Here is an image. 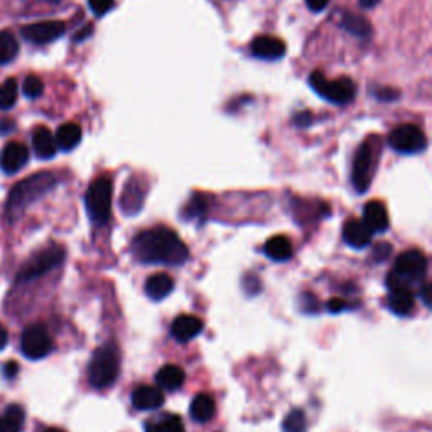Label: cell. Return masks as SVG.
Instances as JSON below:
<instances>
[{
  "instance_id": "cell-34",
  "label": "cell",
  "mask_w": 432,
  "mask_h": 432,
  "mask_svg": "<svg viewBox=\"0 0 432 432\" xmlns=\"http://www.w3.org/2000/svg\"><path fill=\"white\" fill-rule=\"evenodd\" d=\"M115 0H90V9L97 14V16H103L114 7Z\"/></svg>"
},
{
  "instance_id": "cell-27",
  "label": "cell",
  "mask_w": 432,
  "mask_h": 432,
  "mask_svg": "<svg viewBox=\"0 0 432 432\" xmlns=\"http://www.w3.org/2000/svg\"><path fill=\"white\" fill-rule=\"evenodd\" d=\"M142 201H144V191L141 189V186H139V183L130 181L127 189H125L124 196H122L120 201L122 208L127 211L129 215L137 213V211L141 210Z\"/></svg>"
},
{
  "instance_id": "cell-32",
  "label": "cell",
  "mask_w": 432,
  "mask_h": 432,
  "mask_svg": "<svg viewBox=\"0 0 432 432\" xmlns=\"http://www.w3.org/2000/svg\"><path fill=\"white\" fill-rule=\"evenodd\" d=\"M44 85L38 76H27L24 85H22V92H24L26 97L29 98H38L40 93H43Z\"/></svg>"
},
{
  "instance_id": "cell-12",
  "label": "cell",
  "mask_w": 432,
  "mask_h": 432,
  "mask_svg": "<svg viewBox=\"0 0 432 432\" xmlns=\"http://www.w3.org/2000/svg\"><path fill=\"white\" fill-rule=\"evenodd\" d=\"M27 161H29V151L21 142L7 144L0 154V166L7 174H16L17 171L24 168Z\"/></svg>"
},
{
  "instance_id": "cell-31",
  "label": "cell",
  "mask_w": 432,
  "mask_h": 432,
  "mask_svg": "<svg viewBox=\"0 0 432 432\" xmlns=\"http://www.w3.org/2000/svg\"><path fill=\"white\" fill-rule=\"evenodd\" d=\"M284 432H306L308 429V421L303 411H292L289 416L284 418L282 422Z\"/></svg>"
},
{
  "instance_id": "cell-39",
  "label": "cell",
  "mask_w": 432,
  "mask_h": 432,
  "mask_svg": "<svg viewBox=\"0 0 432 432\" xmlns=\"http://www.w3.org/2000/svg\"><path fill=\"white\" fill-rule=\"evenodd\" d=\"M7 341H9L7 330H6V328H4V324L0 323V350H4V348H6Z\"/></svg>"
},
{
  "instance_id": "cell-37",
  "label": "cell",
  "mask_w": 432,
  "mask_h": 432,
  "mask_svg": "<svg viewBox=\"0 0 432 432\" xmlns=\"http://www.w3.org/2000/svg\"><path fill=\"white\" fill-rule=\"evenodd\" d=\"M390 254V245L387 243H380V245L375 247V255L378 256V260H384Z\"/></svg>"
},
{
  "instance_id": "cell-20",
  "label": "cell",
  "mask_w": 432,
  "mask_h": 432,
  "mask_svg": "<svg viewBox=\"0 0 432 432\" xmlns=\"http://www.w3.org/2000/svg\"><path fill=\"white\" fill-rule=\"evenodd\" d=\"M186 375H184L183 368L178 364H164L156 375V382L159 385V389L166 390H178L181 389Z\"/></svg>"
},
{
  "instance_id": "cell-22",
  "label": "cell",
  "mask_w": 432,
  "mask_h": 432,
  "mask_svg": "<svg viewBox=\"0 0 432 432\" xmlns=\"http://www.w3.org/2000/svg\"><path fill=\"white\" fill-rule=\"evenodd\" d=\"M174 289V281L168 274H156L146 282V292L151 299L161 301L168 297Z\"/></svg>"
},
{
  "instance_id": "cell-23",
  "label": "cell",
  "mask_w": 432,
  "mask_h": 432,
  "mask_svg": "<svg viewBox=\"0 0 432 432\" xmlns=\"http://www.w3.org/2000/svg\"><path fill=\"white\" fill-rule=\"evenodd\" d=\"M292 252H294V249H292L291 240L284 235L272 237L265 243V255H267L269 259L276 260V262H286V260H289L292 256Z\"/></svg>"
},
{
  "instance_id": "cell-17",
  "label": "cell",
  "mask_w": 432,
  "mask_h": 432,
  "mask_svg": "<svg viewBox=\"0 0 432 432\" xmlns=\"http://www.w3.org/2000/svg\"><path fill=\"white\" fill-rule=\"evenodd\" d=\"M363 222L372 232H385L389 228V213L384 202L370 201L364 205L363 210Z\"/></svg>"
},
{
  "instance_id": "cell-13",
  "label": "cell",
  "mask_w": 432,
  "mask_h": 432,
  "mask_svg": "<svg viewBox=\"0 0 432 432\" xmlns=\"http://www.w3.org/2000/svg\"><path fill=\"white\" fill-rule=\"evenodd\" d=\"M252 54L260 60H279L286 53V44L274 36H259L252 40Z\"/></svg>"
},
{
  "instance_id": "cell-10",
  "label": "cell",
  "mask_w": 432,
  "mask_h": 432,
  "mask_svg": "<svg viewBox=\"0 0 432 432\" xmlns=\"http://www.w3.org/2000/svg\"><path fill=\"white\" fill-rule=\"evenodd\" d=\"M63 259H65V252H63L61 247H49V249H44L26 264V267L22 269V272L19 274V279L21 281H33V279L43 276V274L58 267V265L63 262Z\"/></svg>"
},
{
  "instance_id": "cell-11",
  "label": "cell",
  "mask_w": 432,
  "mask_h": 432,
  "mask_svg": "<svg viewBox=\"0 0 432 432\" xmlns=\"http://www.w3.org/2000/svg\"><path fill=\"white\" fill-rule=\"evenodd\" d=\"M65 22L61 21H44L29 24L22 29V38L34 44H48L51 40L61 38L65 34Z\"/></svg>"
},
{
  "instance_id": "cell-24",
  "label": "cell",
  "mask_w": 432,
  "mask_h": 432,
  "mask_svg": "<svg viewBox=\"0 0 432 432\" xmlns=\"http://www.w3.org/2000/svg\"><path fill=\"white\" fill-rule=\"evenodd\" d=\"M54 139H56L58 148H61V151H71V148H75L81 141L80 125L76 124L61 125V127L58 129L56 135H54Z\"/></svg>"
},
{
  "instance_id": "cell-25",
  "label": "cell",
  "mask_w": 432,
  "mask_h": 432,
  "mask_svg": "<svg viewBox=\"0 0 432 432\" xmlns=\"http://www.w3.org/2000/svg\"><path fill=\"white\" fill-rule=\"evenodd\" d=\"M146 432H186V431H184L181 417L168 414V416H161L154 418V421H148L146 424Z\"/></svg>"
},
{
  "instance_id": "cell-35",
  "label": "cell",
  "mask_w": 432,
  "mask_h": 432,
  "mask_svg": "<svg viewBox=\"0 0 432 432\" xmlns=\"http://www.w3.org/2000/svg\"><path fill=\"white\" fill-rule=\"evenodd\" d=\"M306 4L313 12H321L330 4V0H306Z\"/></svg>"
},
{
  "instance_id": "cell-1",
  "label": "cell",
  "mask_w": 432,
  "mask_h": 432,
  "mask_svg": "<svg viewBox=\"0 0 432 432\" xmlns=\"http://www.w3.org/2000/svg\"><path fill=\"white\" fill-rule=\"evenodd\" d=\"M132 250L142 264L151 265H183L189 256L181 238L166 227L144 230L135 237Z\"/></svg>"
},
{
  "instance_id": "cell-42",
  "label": "cell",
  "mask_w": 432,
  "mask_h": 432,
  "mask_svg": "<svg viewBox=\"0 0 432 432\" xmlns=\"http://www.w3.org/2000/svg\"><path fill=\"white\" fill-rule=\"evenodd\" d=\"M429 286H426L422 287V297H424V303H426V306H431V299H429Z\"/></svg>"
},
{
  "instance_id": "cell-3",
  "label": "cell",
  "mask_w": 432,
  "mask_h": 432,
  "mask_svg": "<svg viewBox=\"0 0 432 432\" xmlns=\"http://www.w3.org/2000/svg\"><path fill=\"white\" fill-rule=\"evenodd\" d=\"M120 372V355L114 345H103L93 353L88 367L90 384L94 389H107Z\"/></svg>"
},
{
  "instance_id": "cell-41",
  "label": "cell",
  "mask_w": 432,
  "mask_h": 432,
  "mask_svg": "<svg viewBox=\"0 0 432 432\" xmlns=\"http://www.w3.org/2000/svg\"><path fill=\"white\" fill-rule=\"evenodd\" d=\"M377 4H378V0H360V6L364 7V9L375 7Z\"/></svg>"
},
{
  "instance_id": "cell-7",
  "label": "cell",
  "mask_w": 432,
  "mask_h": 432,
  "mask_svg": "<svg viewBox=\"0 0 432 432\" xmlns=\"http://www.w3.org/2000/svg\"><path fill=\"white\" fill-rule=\"evenodd\" d=\"M375 147L372 142H363L357 156H355L351 181H353V186L358 193L368 191V188H370L373 171H375Z\"/></svg>"
},
{
  "instance_id": "cell-16",
  "label": "cell",
  "mask_w": 432,
  "mask_h": 432,
  "mask_svg": "<svg viewBox=\"0 0 432 432\" xmlns=\"http://www.w3.org/2000/svg\"><path fill=\"white\" fill-rule=\"evenodd\" d=\"M202 330V323L200 318L191 316V314H183V316L176 318L171 324V333L179 343H186L200 335Z\"/></svg>"
},
{
  "instance_id": "cell-33",
  "label": "cell",
  "mask_w": 432,
  "mask_h": 432,
  "mask_svg": "<svg viewBox=\"0 0 432 432\" xmlns=\"http://www.w3.org/2000/svg\"><path fill=\"white\" fill-rule=\"evenodd\" d=\"M206 211V198L205 196H195L191 202L186 206V218H195V216H201Z\"/></svg>"
},
{
  "instance_id": "cell-21",
  "label": "cell",
  "mask_w": 432,
  "mask_h": 432,
  "mask_svg": "<svg viewBox=\"0 0 432 432\" xmlns=\"http://www.w3.org/2000/svg\"><path fill=\"white\" fill-rule=\"evenodd\" d=\"M189 412H191V417L195 418L196 422H208L215 417L216 412V405L215 400L208 394H200L193 399L191 407H189Z\"/></svg>"
},
{
  "instance_id": "cell-14",
  "label": "cell",
  "mask_w": 432,
  "mask_h": 432,
  "mask_svg": "<svg viewBox=\"0 0 432 432\" xmlns=\"http://www.w3.org/2000/svg\"><path fill=\"white\" fill-rule=\"evenodd\" d=\"M132 404L139 411H156L164 404V395L159 387L141 385L132 392Z\"/></svg>"
},
{
  "instance_id": "cell-5",
  "label": "cell",
  "mask_w": 432,
  "mask_h": 432,
  "mask_svg": "<svg viewBox=\"0 0 432 432\" xmlns=\"http://www.w3.org/2000/svg\"><path fill=\"white\" fill-rule=\"evenodd\" d=\"M112 181L108 178H98L88 188L87 198V211L90 220L97 225H105L112 216Z\"/></svg>"
},
{
  "instance_id": "cell-2",
  "label": "cell",
  "mask_w": 432,
  "mask_h": 432,
  "mask_svg": "<svg viewBox=\"0 0 432 432\" xmlns=\"http://www.w3.org/2000/svg\"><path fill=\"white\" fill-rule=\"evenodd\" d=\"M56 184V178L51 173H39L31 176V178L24 179L17 184L11 191L7 201V211L9 215L21 213L27 205L38 200L43 195H46L49 189L54 188Z\"/></svg>"
},
{
  "instance_id": "cell-40",
  "label": "cell",
  "mask_w": 432,
  "mask_h": 432,
  "mask_svg": "<svg viewBox=\"0 0 432 432\" xmlns=\"http://www.w3.org/2000/svg\"><path fill=\"white\" fill-rule=\"evenodd\" d=\"M17 370H19V367H17V363H7L6 364V377H14L17 373Z\"/></svg>"
},
{
  "instance_id": "cell-6",
  "label": "cell",
  "mask_w": 432,
  "mask_h": 432,
  "mask_svg": "<svg viewBox=\"0 0 432 432\" xmlns=\"http://www.w3.org/2000/svg\"><path fill=\"white\" fill-rule=\"evenodd\" d=\"M309 83L323 98L330 100L336 105H346L355 98L357 87L350 78H338L330 81L319 71H314L309 76Z\"/></svg>"
},
{
  "instance_id": "cell-38",
  "label": "cell",
  "mask_w": 432,
  "mask_h": 432,
  "mask_svg": "<svg viewBox=\"0 0 432 432\" xmlns=\"http://www.w3.org/2000/svg\"><path fill=\"white\" fill-rule=\"evenodd\" d=\"M377 97L384 98V100H392V98H397V92H394V90H380L377 93Z\"/></svg>"
},
{
  "instance_id": "cell-26",
  "label": "cell",
  "mask_w": 432,
  "mask_h": 432,
  "mask_svg": "<svg viewBox=\"0 0 432 432\" xmlns=\"http://www.w3.org/2000/svg\"><path fill=\"white\" fill-rule=\"evenodd\" d=\"M24 424V411L19 405H11L0 416V432H21Z\"/></svg>"
},
{
  "instance_id": "cell-28",
  "label": "cell",
  "mask_w": 432,
  "mask_h": 432,
  "mask_svg": "<svg viewBox=\"0 0 432 432\" xmlns=\"http://www.w3.org/2000/svg\"><path fill=\"white\" fill-rule=\"evenodd\" d=\"M341 24H343L346 31H350L351 34L358 36V38H368L372 33L370 22L362 16H357V14H350V12L345 14Z\"/></svg>"
},
{
  "instance_id": "cell-8",
  "label": "cell",
  "mask_w": 432,
  "mask_h": 432,
  "mask_svg": "<svg viewBox=\"0 0 432 432\" xmlns=\"http://www.w3.org/2000/svg\"><path fill=\"white\" fill-rule=\"evenodd\" d=\"M389 144L394 151L400 154H417L422 152L427 146V139L421 129L412 124L400 125L395 130H392Z\"/></svg>"
},
{
  "instance_id": "cell-15",
  "label": "cell",
  "mask_w": 432,
  "mask_h": 432,
  "mask_svg": "<svg viewBox=\"0 0 432 432\" xmlns=\"http://www.w3.org/2000/svg\"><path fill=\"white\" fill-rule=\"evenodd\" d=\"M372 230L364 225L363 220L351 218L343 227V238L353 249H364L372 242Z\"/></svg>"
},
{
  "instance_id": "cell-19",
  "label": "cell",
  "mask_w": 432,
  "mask_h": 432,
  "mask_svg": "<svg viewBox=\"0 0 432 432\" xmlns=\"http://www.w3.org/2000/svg\"><path fill=\"white\" fill-rule=\"evenodd\" d=\"M34 152L40 159H51L58 152V144L53 132L46 127H36L33 132Z\"/></svg>"
},
{
  "instance_id": "cell-29",
  "label": "cell",
  "mask_w": 432,
  "mask_h": 432,
  "mask_svg": "<svg viewBox=\"0 0 432 432\" xmlns=\"http://www.w3.org/2000/svg\"><path fill=\"white\" fill-rule=\"evenodd\" d=\"M19 53V43H17L16 36L9 31L0 33V65L12 61Z\"/></svg>"
},
{
  "instance_id": "cell-30",
  "label": "cell",
  "mask_w": 432,
  "mask_h": 432,
  "mask_svg": "<svg viewBox=\"0 0 432 432\" xmlns=\"http://www.w3.org/2000/svg\"><path fill=\"white\" fill-rule=\"evenodd\" d=\"M19 94V87L14 80H7L6 83L0 85V110H7L17 102Z\"/></svg>"
},
{
  "instance_id": "cell-36",
  "label": "cell",
  "mask_w": 432,
  "mask_h": 432,
  "mask_svg": "<svg viewBox=\"0 0 432 432\" xmlns=\"http://www.w3.org/2000/svg\"><path fill=\"white\" fill-rule=\"evenodd\" d=\"M346 308V304L341 299H330L328 301V309L331 310V313H341Z\"/></svg>"
},
{
  "instance_id": "cell-9",
  "label": "cell",
  "mask_w": 432,
  "mask_h": 432,
  "mask_svg": "<svg viewBox=\"0 0 432 432\" xmlns=\"http://www.w3.org/2000/svg\"><path fill=\"white\" fill-rule=\"evenodd\" d=\"M21 350L24 357L29 360L48 357L53 350V341L46 328L40 326V324H33V326L26 328L21 338Z\"/></svg>"
},
{
  "instance_id": "cell-18",
  "label": "cell",
  "mask_w": 432,
  "mask_h": 432,
  "mask_svg": "<svg viewBox=\"0 0 432 432\" xmlns=\"http://www.w3.org/2000/svg\"><path fill=\"white\" fill-rule=\"evenodd\" d=\"M387 304H389L392 313L399 314V316H409L416 309V299H414L411 289H404V287L390 289Z\"/></svg>"
},
{
  "instance_id": "cell-4",
  "label": "cell",
  "mask_w": 432,
  "mask_h": 432,
  "mask_svg": "<svg viewBox=\"0 0 432 432\" xmlns=\"http://www.w3.org/2000/svg\"><path fill=\"white\" fill-rule=\"evenodd\" d=\"M427 270V259L421 250H407L404 254H400L395 260V269L394 272L389 276V284L390 289L395 287H404V289H411L407 286V282L417 281V279L424 277Z\"/></svg>"
},
{
  "instance_id": "cell-43",
  "label": "cell",
  "mask_w": 432,
  "mask_h": 432,
  "mask_svg": "<svg viewBox=\"0 0 432 432\" xmlns=\"http://www.w3.org/2000/svg\"><path fill=\"white\" fill-rule=\"evenodd\" d=\"M44 432H65V431L58 429V427H49V429H46Z\"/></svg>"
}]
</instances>
